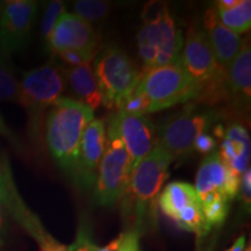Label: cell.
<instances>
[{
  "instance_id": "obj_23",
  "label": "cell",
  "mask_w": 251,
  "mask_h": 251,
  "mask_svg": "<svg viewBox=\"0 0 251 251\" xmlns=\"http://www.w3.org/2000/svg\"><path fill=\"white\" fill-rule=\"evenodd\" d=\"M7 56L0 51V101H19V80L12 70Z\"/></svg>"
},
{
  "instance_id": "obj_28",
  "label": "cell",
  "mask_w": 251,
  "mask_h": 251,
  "mask_svg": "<svg viewBox=\"0 0 251 251\" xmlns=\"http://www.w3.org/2000/svg\"><path fill=\"white\" fill-rule=\"evenodd\" d=\"M71 251H96L97 246L93 243L91 231L86 225H80L76 241L70 246Z\"/></svg>"
},
{
  "instance_id": "obj_30",
  "label": "cell",
  "mask_w": 251,
  "mask_h": 251,
  "mask_svg": "<svg viewBox=\"0 0 251 251\" xmlns=\"http://www.w3.org/2000/svg\"><path fill=\"white\" fill-rule=\"evenodd\" d=\"M216 144H218V142L212 135H209L208 133H202L194 141L193 149H196L198 152L202 153V155H209L216 148Z\"/></svg>"
},
{
  "instance_id": "obj_38",
  "label": "cell",
  "mask_w": 251,
  "mask_h": 251,
  "mask_svg": "<svg viewBox=\"0 0 251 251\" xmlns=\"http://www.w3.org/2000/svg\"><path fill=\"white\" fill-rule=\"evenodd\" d=\"M4 5H5V1H0V19H1V14H2V9H4Z\"/></svg>"
},
{
  "instance_id": "obj_25",
  "label": "cell",
  "mask_w": 251,
  "mask_h": 251,
  "mask_svg": "<svg viewBox=\"0 0 251 251\" xmlns=\"http://www.w3.org/2000/svg\"><path fill=\"white\" fill-rule=\"evenodd\" d=\"M65 8L67 7H65L64 2L59 1V0H54V1L49 2L47 5L45 14H43L42 18V23H41V36H42L46 43L52 29H54L57 20L65 13Z\"/></svg>"
},
{
  "instance_id": "obj_35",
  "label": "cell",
  "mask_w": 251,
  "mask_h": 251,
  "mask_svg": "<svg viewBox=\"0 0 251 251\" xmlns=\"http://www.w3.org/2000/svg\"><path fill=\"white\" fill-rule=\"evenodd\" d=\"M121 241H122V234L119 235V236L117 238H114V240H112L111 242L107 244V246L101 247V248L97 247L96 251H119Z\"/></svg>"
},
{
  "instance_id": "obj_27",
  "label": "cell",
  "mask_w": 251,
  "mask_h": 251,
  "mask_svg": "<svg viewBox=\"0 0 251 251\" xmlns=\"http://www.w3.org/2000/svg\"><path fill=\"white\" fill-rule=\"evenodd\" d=\"M169 13V6L165 1H149L142 12L143 25L157 24Z\"/></svg>"
},
{
  "instance_id": "obj_5",
  "label": "cell",
  "mask_w": 251,
  "mask_h": 251,
  "mask_svg": "<svg viewBox=\"0 0 251 251\" xmlns=\"http://www.w3.org/2000/svg\"><path fill=\"white\" fill-rule=\"evenodd\" d=\"M137 87L148 100V113L196 100L198 86L181 61L142 72Z\"/></svg>"
},
{
  "instance_id": "obj_8",
  "label": "cell",
  "mask_w": 251,
  "mask_h": 251,
  "mask_svg": "<svg viewBox=\"0 0 251 251\" xmlns=\"http://www.w3.org/2000/svg\"><path fill=\"white\" fill-rule=\"evenodd\" d=\"M215 113L185 109L168 119L157 133V146L165 150L172 159L180 158L193 151L194 141L215 121Z\"/></svg>"
},
{
  "instance_id": "obj_17",
  "label": "cell",
  "mask_w": 251,
  "mask_h": 251,
  "mask_svg": "<svg viewBox=\"0 0 251 251\" xmlns=\"http://www.w3.org/2000/svg\"><path fill=\"white\" fill-rule=\"evenodd\" d=\"M250 136L247 128L240 122H234L226 129L220 150L218 151L221 161L229 170L242 177L248 168H250Z\"/></svg>"
},
{
  "instance_id": "obj_1",
  "label": "cell",
  "mask_w": 251,
  "mask_h": 251,
  "mask_svg": "<svg viewBox=\"0 0 251 251\" xmlns=\"http://www.w3.org/2000/svg\"><path fill=\"white\" fill-rule=\"evenodd\" d=\"M93 119L92 109L69 97H61L46 117L43 136L50 155L71 178L76 170L84 130Z\"/></svg>"
},
{
  "instance_id": "obj_2",
  "label": "cell",
  "mask_w": 251,
  "mask_h": 251,
  "mask_svg": "<svg viewBox=\"0 0 251 251\" xmlns=\"http://www.w3.org/2000/svg\"><path fill=\"white\" fill-rule=\"evenodd\" d=\"M172 161L165 150L156 146L134 169L129 186L122 197L126 214L133 219L135 226L131 231L140 235L147 222L155 221L156 201L169 177Z\"/></svg>"
},
{
  "instance_id": "obj_21",
  "label": "cell",
  "mask_w": 251,
  "mask_h": 251,
  "mask_svg": "<svg viewBox=\"0 0 251 251\" xmlns=\"http://www.w3.org/2000/svg\"><path fill=\"white\" fill-rule=\"evenodd\" d=\"M228 202L227 197L219 191H214L200 199L203 216L211 228L219 227L226 221L229 212Z\"/></svg>"
},
{
  "instance_id": "obj_7",
  "label": "cell",
  "mask_w": 251,
  "mask_h": 251,
  "mask_svg": "<svg viewBox=\"0 0 251 251\" xmlns=\"http://www.w3.org/2000/svg\"><path fill=\"white\" fill-rule=\"evenodd\" d=\"M183 45V34L170 13L157 24L143 25L137 34L139 56L146 70L180 61Z\"/></svg>"
},
{
  "instance_id": "obj_4",
  "label": "cell",
  "mask_w": 251,
  "mask_h": 251,
  "mask_svg": "<svg viewBox=\"0 0 251 251\" xmlns=\"http://www.w3.org/2000/svg\"><path fill=\"white\" fill-rule=\"evenodd\" d=\"M94 74L102 92V103L107 109L119 112L126 99L140 83L142 72L131 58L115 46H107L94 58Z\"/></svg>"
},
{
  "instance_id": "obj_24",
  "label": "cell",
  "mask_w": 251,
  "mask_h": 251,
  "mask_svg": "<svg viewBox=\"0 0 251 251\" xmlns=\"http://www.w3.org/2000/svg\"><path fill=\"white\" fill-rule=\"evenodd\" d=\"M113 4L105 0H79L74 5L75 15L79 17L92 25L99 23L108 17Z\"/></svg>"
},
{
  "instance_id": "obj_14",
  "label": "cell",
  "mask_w": 251,
  "mask_h": 251,
  "mask_svg": "<svg viewBox=\"0 0 251 251\" xmlns=\"http://www.w3.org/2000/svg\"><path fill=\"white\" fill-rule=\"evenodd\" d=\"M241 178L233 174L221 161L218 151L207 155L197 172L194 190L202 199L207 194L219 191L230 201L237 197Z\"/></svg>"
},
{
  "instance_id": "obj_36",
  "label": "cell",
  "mask_w": 251,
  "mask_h": 251,
  "mask_svg": "<svg viewBox=\"0 0 251 251\" xmlns=\"http://www.w3.org/2000/svg\"><path fill=\"white\" fill-rule=\"evenodd\" d=\"M238 0H220V1L215 2L214 7L220 11H225V9H229L234 6H236Z\"/></svg>"
},
{
  "instance_id": "obj_32",
  "label": "cell",
  "mask_w": 251,
  "mask_h": 251,
  "mask_svg": "<svg viewBox=\"0 0 251 251\" xmlns=\"http://www.w3.org/2000/svg\"><path fill=\"white\" fill-rule=\"evenodd\" d=\"M8 213L0 203V249L5 246L8 234Z\"/></svg>"
},
{
  "instance_id": "obj_13",
  "label": "cell",
  "mask_w": 251,
  "mask_h": 251,
  "mask_svg": "<svg viewBox=\"0 0 251 251\" xmlns=\"http://www.w3.org/2000/svg\"><path fill=\"white\" fill-rule=\"evenodd\" d=\"M46 45L52 54L64 50H99V35L90 23L65 12L56 23Z\"/></svg>"
},
{
  "instance_id": "obj_3",
  "label": "cell",
  "mask_w": 251,
  "mask_h": 251,
  "mask_svg": "<svg viewBox=\"0 0 251 251\" xmlns=\"http://www.w3.org/2000/svg\"><path fill=\"white\" fill-rule=\"evenodd\" d=\"M65 89L64 68L55 61L21 74L18 103L27 113L28 135L37 146L43 140L47 114Z\"/></svg>"
},
{
  "instance_id": "obj_29",
  "label": "cell",
  "mask_w": 251,
  "mask_h": 251,
  "mask_svg": "<svg viewBox=\"0 0 251 251\" xmlns=\"http://www.w3.org/2000/svg\"><path fill=\"white\" fill-rule=\"evenodd\" d=\"M237 196L241 197L244 208L248 212H250V203H251V171L250 168H248L246 172L242 175L240 181V190H238Z\"/></svg>"
},
{
  "instance_id": "obj_9",
  "label": "cell",
  "mask_w": 251,
  "mask_h": 251,
  "mask_svg": "<svg viewBox=\"0 0 251 251\" xmlns=\"http://www.w3.org/2000/svg\"><path fill=\"white\" fill-rule=\"evenodd\" d=\"M39 2L33 0L5 1L0 19V51L9 57L26 46L35 24Z\"/></svg>"
},
{
  "instance_id": "obj_22",
  "label": "cell",
  "mask_w": 251,
  "mask_h": 251,
  "mask_svg": "<svg viewBox=\"0 0 251 251\" xmlns=\"http://www.w3.org/2000/svg\"><path fill=\"white\" fill-rule=\"evenodd\" d=\"M175 222L181 229L196 233L198 236H205L211 230V226L207 224L200 202L186 207L179 213Z\"/></svg>"
},
{
  "instance_id": "obj_34",
  "label": "cell",
  "mask_w": 251,
  "mask_h": 251,
  "mask_svg": "<svg viewBox=\"0 0 251 251\" xmlns=\"http://www.w3.org/2000/svg\"><path fill=\"white\" fill-rule=\"evenodd\" d=\"M40 251H71L70 246L59 243L57 240L51 237L47 242L40 244Z\"/></svg>"
},
{
  "instance_id": "obj_18",
  "label": "cell",
  "mask_w": 251,
  "mask_h": 251,
  "mask_svg": "<svg viewBox=\"0 0 251 251\" xmlns=\"http://www.w3.org/2000/svg\"><path fill=\"white\" fill-rule=\"evenodd\" d=\"M64 74L65 84L75 100L83 102L92 111L101 105L102 92L91 64L64 68Z\"/></svg>"
},
{
  "instance_id": "obj_37",
  "label": "cell",
  "mask_w": 251,
  "mask_h": 251,
  "mask_svg": "<svg viewBox=\"0 0 251 251\" xmlns=\"http://www.w3.org/2000/svg\"><path fill=\"white\" fill-rule=\"evenodd\" d=\"M244 248H246V237L242 235V236H240L236 241H235L233 246L226 251H243Z\"/></svg>"
},
{
  "instance_id": "obj_10",
  "label": "cell",
  "mask_w": 251,
  "mask_h": 251,
  "mask_svg": "<svg viewBox=\"0 0 251 251\" xmlns=\"http://www.w3.org/2000/svg\"><path fill=\"white\" fill-rule=\"evenodd\" d=\"M107 129L114 131L121 139L129 153L133 171L157 146L156 128L147 115L115 112L109 119Z\"/></svg>"
},
{
  "instance_id": "obj_15",
  "label": "cell",
  "mask_w": 251,
  "mask_h": 251,
  "mask_svg": "<svg viewBox=\"0 0 251 251\" xmlns=\"http://www.w3.org/2000/svg\"><path fill=\"white\" fill-rule=\"evenodd\" d=\"M227 87L231 107L246 112L251 97V49L249 39L243 40L240 51L227 68Z\"/></svg>"
},
{
  "instance_id": "obj_6",
  "label": "cell",
  "mask_w": 251,
  "mask_h": 251,
  "mask_svg": "<svg viewBox=\"0 0 251 251\" xmlns=\"http://www.w3.org/2000/svg\"><path fill=\"white\" fill-rule=\"evenodd\" d=\"M106 134L107 144L97 174L93 194L98 205L109 207L125 196L129 186L133 168L129 153L120 137L109 129Z\"/></svg>"
},
{
  "instance_id": "obj_16",
  "label": "cell",
  "mask_w": 251,
  "mask_h": 251,
  "mask_svg": "<svg viewBox=\"0 0 251 251\" xmlns=\"http://www.w3.org/2000/svg\"><path fill=\"white\" fill-rule=\"evenodd\" d=\"M202 28L208 37L216 61L221 67L227 69L240 51L242 45L240 35L221 24L214 6L207 8L203 14Z\"/></svg>"
},
{
  "instance_id": "obj_11",
  "label": "cell",
  "mask_w": 251,
  "mask_h": 251,
  "mask_svg": "<svg viewBox=\"0 0 251 251\" xmlns=\"http://www.w3.org/2000/svg\"><path fill=\"white\" fill-rule=\"evenodd\" d=\"M0 203L5 207L8 215L42 244L52 236L43 227L39 218L28 208L15 185L11 163L6 153L0 151Z\"/></svg>"
},
{
  "instance_id": "obj_26",
  "label": "cell",
  "mask_w": 251,
  "mask_h": 251,
  "mask_svg": "<svg viewBox=\"0 0 251 251\" xmlns=\"http://www.w3.org/2000/svg\"><path fill=\"white\" fill-rule=\"evenodd\" d=\"M98 52L99 50H64L55 55H57L63 62L70 64V67H79L91 64Z\"/></svg>"
},
{
  "instance_id": "obj_12",
  "label": "cell",
  "mask_w": 251,
  "mask_h": 251,
  "mask_svg": "<svg viewBox=\"0 0 251 251\" xmlns=\"http://www.w3.org/2000/svg\"><path fill=\"white\" fill-rule=\"evenodd\" d=\"M106 144L107 134L105 121L93 119L84 130L76 170L72 176V180L84 192L93 191Z\"/></svg>"
},
{
  "instance_id": "obj_33",
  "label": "cell",
  "mask_w": 251,
  "mask_h": 251,
  "mask_svg": "<svg viewBox=\"0 0 251 251\" xmlns=\"http://www.w3.org/2000/svg\"><path fill=\"white\" fill-rule=\"evenodd\" d=\"M0 136L7 139L9 142L12 143V146H14L15 148H20V144H19L17 136H15L13 131L11 130V128H9L7 124L5 122L4 117H2L1 113H0Z\"/></svg>"
},
{
  "instance_id": "obj_39",
  "label": "cell",
  "mask_w": 251,
  "mask_h": 251,
  "mask_svg": "<svg viewBox=\"0 0 251 251\" xmlns=\"http://www.w3.org/2000/svg\"><path fill=\"white\" fill-rule=\"evenodd\" d=\"M243 251H251L250 247H248V248H244V250H243Z\"/></svg>"
},
{
  "instance_id": "obj_19",
  "label": "cell",
  "mask_w": 251,
  "mask_h": 251,
  "mask_svg": "<svg viewBox=\"0 0 251 251\" xmlns=\"http://www.w3.org/2000/svg\"><path fill=\"white\" fill-rule=\"evenodd\" d=\"M158 205L163 214L176 221L181 211L194 203H199V197L194 187L188 183L174 181L158 196Z\"/></svg>"
},
{
  "instance_id": "obj_20",
  "label": "cell",
  "mask_w": 251,
  "mask_h": 251,
  "mask_svg": "<svg viewBox=\"0 0 251 251\" xmlns=\"http://www.w3.org/2000/svg\"><path fill=\"white\" fill-rule=\"evenodd\" d=\"M216 9V8H215ZM219 20L234 31L237 35L247 33L251 27V1L250 0H238L237 5L234 7L220 11L216 9Z\"/></svg>"
},
{
  "instance_id": "obj_31",
  "label": "cell",
  "mask_w": 251,
  "mask_h": 251,
  "mask_svg": "<svg viewBox=\"0 0 251 251\" xmlns=\"http://www.w3.org/2000/svg\"><path fill=\"white\" fill-rule=\"evenodd\" d=\"M119 251H141L140 235L131 230L122 233V241Z\"/></svg>"
}]
</instances>
